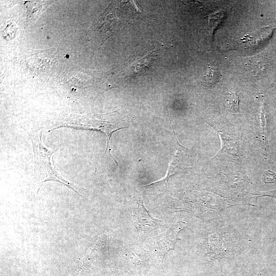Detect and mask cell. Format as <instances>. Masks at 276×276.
I'll return each instance as SVG.
<instances>
[{"label":"cell","instance_id":"6da1fadb","mask_svg":"<svg viewBox=\"0 0 276 276\" xmlns=\"http://www.w3.org/2000/svg\"><path fill=\"white\" fill-rule=\"evenodd\" d=\"M27 132L32 141L34 153V175L38 185L37 193L45 181H54L65 185L81 196L76 186L63 179L55 170L52 160L58 149L49 148L44 145L41 140V132L32 134Z\"/></svg>","mask_w":276,"mask_h":276},{"label":"cell","instance_id":"ba28073f","mask_svg":"<svg viewBox=\"0 0 276 276\" xmlns=\"http://www.w3.org/2000/svg\"><path fill=\"white\" fill-rule=\"evenodd\" d=\"M260 118H261V124L262 127V133L264 134V145H265V148L268 147V144H267V141L266 139V122H265V113H264V107L262 106V108L261 109V113H260Z\"/></svg>","mask_w":276,"mask_h":276},{"label":"cell","instance_id":"7a4b0ae2","mask_svg":"<svg viewBox=\"0 0 276 276\" xmlns=\"http://www.w3.org/2000/svg\"><path fill=\"white\" fill-rule=\"evenodd\" d=\"M93 117L87 115H72L66 118L55 125V127L51 130H55L61 127H67L76 129L89 130L94 131H99L105 134L107 139V146L104 153H106L109 147V141L112 133L121 129L125 127L117 128L113 126L110 122L95 119ZM115 162L116 159L111 155Z\"/></svg>","mask_w":276,"mask_h":276},{"label":"cell","instance_id":"52a82bcc","mask_svg":"<svg viewBox=\"0 0 276 276\" xmlns=\"http://www.w3.org/2000/svg\"><path fill=\"white\" fill-rule=\"evenodd\" d=\"M227 106L229 109L233 112L239 110V98L235 93L231 92L227 99Z\"/></svg>","mask_w":276,"mask_h":276},{"label":"cell","instance_id":"8992f818","mask_svg":"<svg viewBox=\"0 0 276 276\" xmlns=\"http://www.w3.org/2000/svg\"><path fill=\"white\" fill-rule=\"evenodd\" d=\"M225 16L224 12L221 10L215 11L209 16L208 26L211 35H212L214 31L223 21Z\"/></svg>","mask_w":276,"mask_h":276},{"label":"cell","instance_id":"9c48e42d","mask_svg":"<svg viewBox=\"0 0 276 276\" xmlns=\"http://www.w3.org/2000/svg\"><path fill=\"white\" fill-rule=\"evenodd\" d=\"M272 174L270 173V176H269V171L265 172L262 178L263 181L266 183L274 182L275 181V177Z\"/></svg>","mask_w":276,"mask_h":276},{"label":"cell","instance_id":"3957f363","mask_svg":"<svg viewBox=\"0 0 276 276\" xmlns=\"http://www.w3.org/2000/svg\"><path fill=\"white\" fill-rule=\"evenodd\" d=\"M134 212V225L142 232H150L164 226L161 220L151 217L142 201L137 203Z\"/></svg>","mask_w":276,"mask_h":276},{"label":"cell","instance_id":"277c9868","mask_svg":"<svg viewBox=\"0 0 276 276\" xmlns=\"http://www.w3.org/2000/svg\"><path fill=\"white\" fill-rule=\"evenodd\" d=\"M184 225L183 222H179L159 236L158 247L163 258L169 251L174 249L176 243L180 239L179 234L184 228Z\"/></svg>","mask_w":276,"mask_h":276},{"label":"cell","instance_id":"5b68a950","mask_svg":"<svg viewBox=\"0 0 276 276\" xmlns=\"http://www.w3.org/2000/svg\"><path fill=\"white\" fill-rule=\"evenodd\" d=\"M221 76L218 68L209 64L207 74L202 77V82L207 86H212L220 80Z\"/></svg>","mask_w":276,"mask_h":276},{"label":"cell","instance_id":"30bf717a","mask_svg":"<svg viewBox=\"0 0 276 276\" xmlns=\"http://www.w3.org/2000/svg\"><path fill=\"white\" fill-rule=\"evenodd\" d=\"M256 276H260V274H259L258 275H257Z\"/></svg>","mask_w":276,"mask_h":276}]
</instances>
